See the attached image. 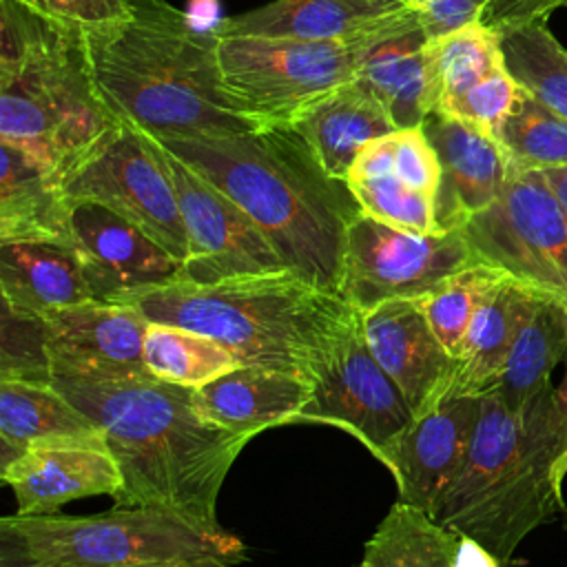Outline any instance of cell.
Listing matches in <instances>:
<instances>
[{"label": "cell", "instance_id": "27", "mask_svg": "<svg viewBox=\"0 0 567 567\" xmlns=\"http://www.w3.org/2000/svg\"><path fill=\"white\" fill-rule=\"evenodd\" d=\"M51 439H104V434L51 379L0 374V467L27 445Z\"/></svg>", "mask_w": 567, "mask_h": 567}, {"label": "cell", "instance_id": "13", "mask_svg": "<svg viewBox=\"0 0 567 567\" xmlns=\"http://www.w3.org/2000/svg\"><path fill=\"white\" fill-rule=\"evenodd\" d=\"M162 151L188 239L182 281L217 284L244 275L288 270L268 237L228 195L164 146Z\"/></svg>", "mask_w": 567, "mask_h": 567}, {"label": "cell", "instance_id": "36", "mask_svg": "<svg viewBox=\"0 0 567 567\" xmlns=\"http://www.w3.org/2000/svg\"><path fill=\"white\" fill-rule=\"evenodd\" d=\"M518 93L520 84L509 75L507 69H501L467 89L465 93L447 100L434 113L456 117L496 140V133L505 117L512 113Z\"/></svg>", "mask_w": 567, "mask_h": 567}, {"label": "cell", "instance_id": "11", "mask_svg": "<svg viewBox=\"0 0 567 567\" xmlns=\"http://www.w3.org/2000/svg\"><path fill=\"white\" fill-rule=\"evenodd\" d=\"M474 261L463 228L412 233L361 213L348 228L341 295L359 312L392 299H421Z\"/></svg>", "mask_w": 567, "mask_h": 567}, {"label": "cell", "instance_id": "45", "mask_svg": "<svg viewBox=\"0 0 567 567\" xmlns=\"http://www.w3.org/2000/svg\"><path fill=\"white\" fill-rule=\"evenodd\" d=\"M545 186L551 190V195L558 199L563 210L567 213V166H549L536 171Z\"/></svg>", "mask_w": 567, "mask_h": 567}, {"label": "cell", "instance_id": "28", "mask_svg": "<svg viewBox=\"0 0 567 567\" xmlns=\"http://www.w3.org/2000/svg\"><path fill=\"white\" fill-rule=\"evenodd\" d=\"M567 357V306L554 297L538 295L525 326L520 328L496 392L512 410H523L543 390L551 388V370Z\"/></svg>", "mask_w": 567, "mask_h": 567}, {"label": "cell", "instance_id": "4", "mask_svg": "<svg viewBox=\"0 0 567 567\" xmlns=\"http://www.w3.org/2000/svg\"><path fill=\"white\" fill-rule=\"evenodd\" d=\"M151 323L206 334L244 365H266L308 377L330 363L359 319L339 292L321 290L292 270L244 275L217 284L173 281L124 295Z\"/></svg>", "mask_w": 567, "mask_h": 567}, {"label": "cell", "instance_id": "44", "mask_svg": "<svg viewBox=\"0 0 567 567\" xmlns=\"http://www.w3.org/2000/svg\"><path fill=\"white\" fill-rule=\"evenodd\" d=\"M452 567H503V565L478 540L461 534V540H458Z\"/></svg>", "mask_w": 567, "mask_h": 567}, {"label": "cell", "instance_id": "9", "mask_svg": "<svg viewBox=\"0 0 567 567\" xmlns=\"http://www.w3.org/2000/svg\"><path fill=\"white\" fill-rule=\"evenodd\" d=\"M71 204L95 202L135 224L182 264L186 228L159 142L122 122L66 177Z\"/></svg>", "mask_w": 567, "mask_h": 567}, {"label": "cell", "instance_id": "38", "mask_svg": "<svg viewBox=\"0 0 567 567\" xmlns=\"http://www.w3.org/2000/svg\"><path fill=\"white\" fill-rule=\"evenodd\" d=\"M31 11L69 24V27H100L115 22L128 13L131 0H18Z\"/></svg>", "mask_w": 567, "mask_h": 567}, {"label": "cell", "instance_id": "2", "mask_svg": "<svg viewBox=\"0 0 567 567\" xmlns=\"http://www.w3.org/2000/svg\"><path fill=\"white\" fill-rule=\"evenodd\" d=\"M155 140L228 195L288 270L341 295L348 228L363 210L350 184L332 177L292 126Z\"/></svg>", "mask_w": 567, "mask_h": 567}, {"label": "cell", "instance_id": "40", "mask_svg": "<svg viewBox=\"0 0 567 567\" xmlns=\"http://www.w3.org/2000/svg\"><path fill=\"white\" fill-rule=\"evenodd\" d=\"M567 4V0H489L481 13V22L494 31L545 20L554 9Z\"/></svg>", "mask_w": 567, "mask_h": 567}, {"label": "cell", "instance_id": "10", "mask_svg": "<svg viewBox=\"0 0 567 567\" xmlns=\"http://www.w3.org/2000/svg\"><path fill=\"white\" fill-rule=\"evenodd\" d=\"M463 233L478 261L567 306V213L536 171L509 168L501 195Z\"/></svg>", "mask_w": 567, "mask_h": 567}, {"label": "cell", "instance_id": "5", "mask_svg": "<svg viewBox=\"0 0 567 567\" xmlns=\"http://www.w3.org/2000/svg\"><path fill=\"white\" fill-rule=\"evenodd\" d=\"M120 124L93 82L84 29L0 0V142L64 186Z\"/></svg>", "mask_w": 567, "mask_h": 567}, {"label": "cell", "instance_id": "34", "mask_svg": "<svg viewBox=\"0 0 567 567\" xmlns=\"http://www.w3.org/2000/svg\"><path fill=\"white\" fill-rule=\"evenodd\" d=\"M507 277L496 266L474 261L458 272L450 275L432 292L416 299L427 323L432 326L439 341L456 359L467 326L485 297Z\"/></svg>", "mask_w": 567, "mask_h": 567}, {"label": "cell", "instance_id": "33", "mask_svg": "<svg viewBox=\"0 0 567 567\" xmlns=\"http://www.w3.org/2000/svg\"><path fill=\"white\" fill-rule=\"evenodd\" d=\"M509 168L540 171L567 166V117L545 106L520 86L512 113L496 133Z\"/></svg>", "mask_w": 567, "mask_h": 567}, {"label": "cell", "instance_id": "26", "mask_svg": "<svg viewBox=\"0 0 567 567\" xmlns=\"http://www.w3.org/2000/svg\"><path fill=\"white\" fill-rule=\"evenodd\" d=\"M538 295L507 275L485 297L461 341L452 390L481 396L498 385L512 346Z\"/></svg>", "mask_w": 567, "mask_h": 567}, {"label": "cell", "instance_id": "16", "mask_svg": "<svg viewBox=\"0 0 567 567\" xmlns=\"http://www.w3.org/2000/svg\"><path fill=\"white\" fill-rule=\"evenodd\" d=\"M481 396L450 388L432 408L412 419L385 463L396 481L399 501L434 516L470 447Z\"/></svg>", "mask_w": 567, "mask_h": 567}, {"label": "cell", "instance_id": "23", "mask_svg": "<svg viewBox=\"0 0 567 567\" xmlns=\"http://www.w3.org/2000/svg\"><path fill=\"white\" fill-rule=\"evenodd\" d=\"M2 308L24 319H47L93 297L73 246L0 244Z\"/></svg>", "mask_w": 567, "mask_h": 567}, {"label": "cell", "instance_id": "22", "mask_svg": "<svg viewBox=\"0 0 567 567\" xmlns=\"http://www.w3.org/2000/svg\"><path fill=\"white\" fill-rule=\"evenodd\" d=\"M405 11L399 0H272L226 18L219 38L266 35L312 42H354Z\"/></svg>", "mask_w": 567, "mask_h": 567}, {"label": "cell", "instance_id": "35", "mask_svg": "<svg viewBox=\"0 0 567 567\" xmlns=\"http://www.w3.org/2000/svg\"><path fill=\"white\" fill-rule=\"evenodd\" d=\"M348 184L365 215L403 230L436 233L434 197L414 190L394 173L372 179H354Z\"/></svg>", "mask_w": 567, "mask_h": 567}, {"label": "cell", "instance_id": "7", "mask_svg": "<svg viewBox=\"0 0 567 567\" xmlns=\"http://www.w3.org/2000/svg\"><path fill=\"white\" fill-rule=\"evenodd\" d=\"M2 567H233L237 536L202 529L175 514L113 507L91 516L11 514L0 520Z\"/></svg>", "mask_w": 567, "mask_h": 567}, {"label": "cell", "instance_id": "19", "mask_svg": "<svg viewBox=\"0 0 567 567\" xmlns=\"http://www.w3.org/2000/svg\"><path fill=\"white\" fill-rule=\"evenodd\" d=\"M421 126L441 162L434 228L461 230L501 195L509 159L494 137L445 113H430Z\"/></svg>", "mask_w": 567, "mask_h": 567}, {"label": "cell", "instance_id": "8", "mask_svg": "<svg viewBox=\"0 0 567 567\" xmlns=\"http://www.w3.org/2000/svg\"><path fill=\"white\" fill-rule=\"evenodd\" d=\"M221 80L259 126H288L306 106L357 75L354 42L219 38Z\"/></svg>", "mask_w": 567, "mask_h": 567}, {"label": "cell", "instance_id": "30", "mask_svg": "<svg viewBox=\"0 0 567 567\" xmlns=\"http://www.w3.org/2000/svg\"><path fill=\"white\" fill-rule=\"evenodd\" d=\"M425 55L434 111L487 75L505 69L501 33L481 20L427 40Z\"/></svg>", "mask_w": 567, "mask_h": 567}, {"label": "cell", "instance_id": "20", "mask_svg": "<svg viewBox=\"0 0 567 567\" xmlns=\"http://www.w3.org/2000/svg\"><path fill=\"white\" fill-rule=\"evenodd\" d=\"M427 40L419 13L410 9L354 40V80L385 106L396 128L421 126L434 113L425 55Z\"/></svg>", "mask_w": 567, "mask_h": 567}, {"label": "cell", "instance_id": "32", "mask_svg": "<svg viewBox=\"0 0 567 567\" xmlns=\"http://www.w3.org/2000/svg\"><path fill=\"white\" fill-rule=\"evenodd\" d=\"M505 69L545 106L567 117V49L545 20L501 31Z\"/></svg>", "mask_w": 567, "mask_h": 567}, {"label": "cell", "instance_id": "15", "mask_svg": "<svg viewBox=\"0 0 567 567\" xmlns=\"http://www.w3.org/2000/svg\"><path fill=\"white\" fill-rule=\"evenodd\" d=\"M73 248L91 292L100 301L173 284L184 264L135 224L95 202L73 204Z\"/></svg>", "mask_w": 567, "mask_h": 567}, {"label": "cell", "instance_id": "37", "mask_svg": "<svg viewBox=\"0 0 567 567\" xmlns=\"http://www.w3.org/2000/svg\"><path fill=\"white\" fill-rule=\"evenodd\" d=\"M394 175L414 190L436 195L441 162L423 126L394 131Z\"/></svg>", "mask_w": 567, "mask_h": 567}, {"label": "cell", "instance_id": "39", "mask_svg": "<svg viewBox=\"0 0 567 567\" xmlns=\"http://www.w3.org/2000/svg\"><path fill=\"white\" fill-rule=\"evenodd\" d=\"M487 2L489 0H430V4L419 13V20L425 35L432 40L481 20Z\"/></svg>", "mask_w": 567, "mask_h": 567}, {"label": "cell", "instance_id": "6", "mask_svg": "<svg viewBox=\"0 0 567 567\" xmlns=\"http://www.w3.org/2000/svg\"><path fill=\"white\" fill-rule=\"evenodd\" d=\"M563 483L554 388L523 410L485 392L465 458L432 518L507 565L538 525L563 512Z\"/></svg>", "mask_w": 567, "mask_h": 567}, {"label": "cell", "instance_id": "29", "mask_svg": "<svg viewBox=\"0 0 567 567\" xmlns=\"http://www.w3.org/2000/svg\"><path fill=\"white\" fill-rule=\"evenodd\" d=\"M458 540V532L399 501L365 543L359 567H452Z\"/></svg>", "mask_w": 567, "mask_h": 567}, {"label": "cell", "instance_id": "31", "mask_svg": "<svg viewBox=\"0 0 567 567\" xmlns=\"http://www.w3.org/2000/svg\"><path fill=\"white\" fill-rule=\"evenodd\" d=\"M144 363L166 383L202 388L239 365V359L219 341L171 323H148Z\"/></svg>", "mask_w": 567, "mask_h": 567}, {"label": "cell", "instance_id": "17", "mask_svg": "<svg viewBox=\"0 0 567 567\" xmlns=\"http://www.w3.org/2000/svg\"><path fill=\"white\" fill-rule=\"evenodd\" d=\"M16 496V514H53L64 503L122 487L120 465L106 439H51L27 445L0 467Z\"/></svg>", "mask_w": 567, "mask_h": 567}, {"label": "cell", "instance_id": "24", "mask_svg": "<svg viewBox=\"0 0 567 567\" xmlns=\"http://www.w3.org/2000/svg\"><path fill=\"white\" fill-rule=\"evenodd\" d=\"M71 215L62 179L0 142V244L73 246Z\"/></svg>", "mask_w": 567, "mask_h": 567}, {"label": "cell", "instance_id": "48", "mask_svg": "<svg viewBox=\"0 0 567 567\" xmlns=\"http://www.w3.org/2000/svg\"><path fill=\"white\" fill-rule=\"evenodd\" d=\"M357 567H359V565H357Z\"/></svg>", "mask_w": 567, "mask_h": 567}, {"label": "cell", "instance_id": "46", "mask_svg": "<svg viewBox=\"0 0 567 567\" xmlns=\"http://www.w3.org/2000/svg\"><path fill=\"white\" fill-rule=\"evenodd\" d=\"M405 9H410V11H416V13H421L427 4H430V0H399Z\"/></svg>", "mask_w": 567, "mask_h": 567}, {"label": "cell", "instance_id": "12", "mask_svg": "<svg viewBox=\"0 0 567 567\" xmlns=\"http://www.w3.org/2000/svg\"><path fill=\"white\" fill-rule=\"evenodd\" d=\"M412 419L401 388L372 357L359 317L330 363L312 379V396L297 423L337 425L385 465Z\"/></svg>", "mask_w": 567, "mask_h": 567}, {"label": "cell", "instance_id": "47", "mask_svg": "<svg viewBox=\"0 0 567 567\" xmlns=\"http://www.w3.org/2000/svg\"><path fill=\"white\" fill-rule=\"evenodd\" d=\"M168 567H197V565H168Z\"/></svg>", "mask_w": 567, "mask_h": 567}, {"label": "cell", "instance_id": "41", "mask_svg": "<svg viewBox=\"0 0 567 567\" xmlns=\"http://www.w3.org/2000/svg\"><path fill=\"white\" fill-rule=\"evenodd\" d=\"M392 173H394V133L377 137L359 151L348 173V182L372 179V177H383Z\"/></svg>", "mask_w": 567, "mask_h": 567}, {"label": "cell", "instance_id": "18", "mask_svg": "<svg viewBox=\"0 0 567 567\" xmlns=\"http://www.w3.org/2000/svg\"><path fill=\"white\" fill-rule=\"evenodd\" d=\"M359 317L372 357L401 388L414 416L452 388L456 359L439 341L416 299L383 301Z\"/></svg>", "mask_w": 567, "mask_h": 567}, {"label": "cell", "instance_id": "14", "mask_svg": "<svg viewBox=\"0 0 567 567\" xmlns=\"http://www.w3.org/2000/svg\"><path fill=\"white\" fill-rule=\"evenodd\" d=\"M40 323L51 377L111 381L151 374L144 363L151 321L128 303L91 299Z\"/></svg>", "mask_w": 567, "mask_h": 567}, {"label": "cell", "instance_id": "1", "mask_svg": "<svg viewBox=\"0 0 567 567\" xmlns=\"http://www.w3.org/2000/svg\"><path fill=\"white\" fill-rule=\"evenodd\" d=\"M51 383L102 430L122 474L113 507L159 509L221 532L217 496L250 436L208 421L195 403V388L153 374L111 381L51 377Z\"/></svg>", "mask_w": 567, "mask_h": 567}, {"label": "cell", "instance_id": "43", "mask_svg": "<svg viewBox=\"0 0 567 567\" xmlns=\"http://www.w3.org/2000/svg\"><path fill=\"white\" fill-rule=\"evenodd\" d=\"M554 423L558 434V463L560 474L567 476V357H565V377L558 388H554Z\"/></svg>", "mask_w": 567, "mask_h": 567}, {"label": "cell", "instance_id": "25", "mask_svg": "<svg viewBox=\"0 0 567 567\" xmlns=\"http://www.w3.org/2000/svg\"><path fill=\"white\" fill-rule=\"evenodd\" d=\"M288 126L310 144L332 177L346 182L359 151L396 131L385 106L357 80L306 106Z\"/></svg>", "mask_w": 567, "mask_h": 567}, {"label": "cell", "instance_id": "21", "mask_svg": "<svg viewBox=\"0 0 567 567\" xmlns=\"http://www.w3.org/2000/svg\"><path fill=\"white\" fill-rule=\"evenodd\" d=\"M310 396L308 377L244 363L195 388V403L208 421L250 439L266 427L297 423Z\"/></svg>", "mask_w": 567, "mask_h": 567}, {"label": "cell", "instance_id": "3", "mask_svg": "<svg viewBox=\"0 0 567 567\" xmlns=\"http://www.w3.org/2000/svg\"><path fill=\"white\" fill-rule=\"evenodd\" d=\"M97 93L153 137H219L264 128L226 91L219 38L197 33L168 0H131L115 22L84 29Z\"/></svg>", "mask_w": 567, "mask_h": 567}, {"label": "cell", "instance_id": "42", "mask_svg": "<svg viewBox=\"0 0 567 567\" xmlns=\"http://www.w3.org/2000/svg\"><path fill=\"white\" fill-rule=\"evenodd\" d=\"M184 16H186V22L197 33L217 35V38H219V29L226 20V16L221 11V0H188V4L184 7Z\"/></svg>", "mask_w": 567, "mask_h": 567}]
</instances>
